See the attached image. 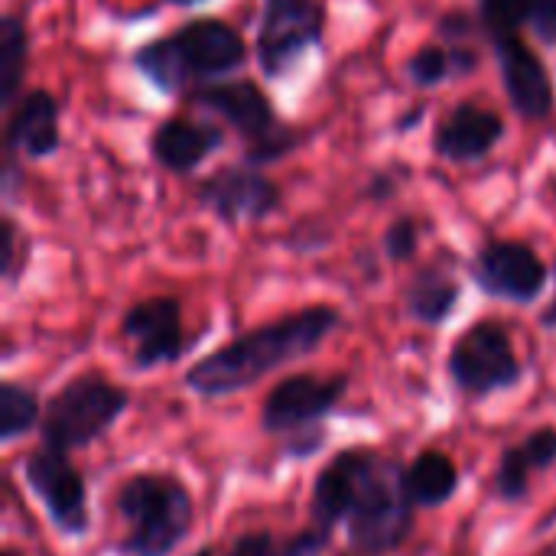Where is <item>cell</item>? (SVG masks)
I'll list each match as a JSON object with an SVG mask.
<instances>
[{
    "label": "cell",
    "instance_id": "6da1fadb",
    "mask_svg": "<svg viewBox=\"0 0 556 556\" xmlns=\"http://www.w3.org/2000/svg\"><path fill=\"white\" fill-rule=\"evenodd\" d=\"M339 326V313L332 306H309L293 316L274 319L218 352L205 355L186 375V384L202 397H225L251 388L264 375L296 362L323 345V339Z\"/></svg>",
    "mask_w": 556,
    "mask_h": 556
},
{
    "label": "cell",
    "instance_id": "7a4b0ae2",
    "mask_svg": "<svg viewBox=\"0 0 556 556\" xmlns=\"http://www.w3.org/2000/svg\"><path fill=\"white\" fill-rule=\"evenodd\" d=\"M117 511L127 521L124 556H166L192 528V498L173 476H134L117 492Z\"/></svg>",
    "mask_w": 556,
    "mask_h": 556
},
{
    "label": "cell",
    "instance_id": "3957f363",
    "mask_svg": "<svg viewBox=\"0 0 556 556\" xmlns=\"http://www.w3.org/2000/svg\"><path fill=\"white\" fill-rule=\"evenodd\" d=\"M414 521V498L404 482V469L375 459L352 511H349V541L368 556L397 551Z\"/></svg>",
    "mask_w": 556,
    "mask_h": 556
},
{
    "label": "cell",
    "instance_id": "277c9868",
    "mask_svg": "<svg viewBox=\"0 0 556 556\" xmlns=\"http://www.w3.org/2000/svg\"><path fill=\"white\" fill-rule=\"evenodd\" d=\"M127 394L98 375H81L68 381L46 407L42 417V440L62 453L81 450L104 437L114 420L127 410Z\"/></svg>",
    "mask_w": 556,
    "mask_h": 556
},
{
    "label": "cell",
    "instance_id": "5b68a950",
    "mask_svg": "<svg viewBox=\"0 0 556 556\" xmlns=\"http://www.w3.org/2000/svg\"><path fill=\"white\" fill-rule=\"evenodd\" d=\"M450 375L472 397L515 388L521 381V362L505 326L485 319L466 329L450 352Z\"/></svg>",
    "mask_w": 556,
    "mask_h": 556
},
{
    "label": "cell",
    "instance_id": "8992f818",
    "mask_svg": "<svg viewBox=\"0 0 556 556\" xmlns=\"http://www.w3.org/2000/svg\"><path fill=\"white\" fill-rule=\"evenodd\" d=\"M326 10L319 0H264L257 62L267 78L283 75L306 49L319 46Z\"/></svg>",
    "mask_w": 556,
    "mask_h": 556
},
{
    "label": "cell",
    "instance_id": "52a82bcc",
    "mask_svg": "<svg viewBox=\"0 0 556 556\" xmlns=\"http://www.w3.org/2000/svg\"><path fill=\"white\" fill-rule=\"evenodd\" d=\"M23 476L36 498L42 502L49 521L65 534V538H81L88 531V492L81 472L68 463V456L55 446L36 450Z\"/></svg>",
    "mask_w": 556,
    "mask_h": 556
},
{
    "label": "cell",
    "instance_id": "ba28073f",
    "mask_svg": "<svg viewBox=\"0 0 556 556\" xmlns=\"http://www.w3.org/2000/svg\"><path fill=\"white\" fill-rule=\"evenodd\" d=\"M472 277L482 293L508 303H534L547 287L544 261L521 241H489L472 261Z\"/></svg>",
    "mask_w": 556,
    "mask_h": 556
},
{
    "label": "cell",
    "instance_id": "9c48e42d",
    "mask_svg": "<svg viewBox=\"0 0 556 556\" xmlns=\"http://www.w3.org/2000/svg\"><path fill=\"white\" fill-rule=\"evenodd\" d=\"M345 378H316V375H293L283 378L264 401L261 424L267 433H296L336 410L345 394Z\"/></svg>",
    "mask_w": 556,
    "mask_h": 556
},
{
    "label": "cell",
    "instance_id": "30bf717a",
    "mask_svg": "<svg viewBox=\"0 0 556 556\" xmlns=\"http://www.w3.org/2000/svg\"><path fill=\"white\" fill-rule=\"evenodd\" d=\"M124 339L134 342V368L147 371L182 355V309L173 296H150L124 313Z\"/></svg>",
    "mask_w": 556,
    "mask_h": 556
},
{
    "label": "cell",
    "instance_id": "8fae6325",
    "mask_svg": "<svg viewBox=\"0 0 556 556\" xmlns=\"http://www.w3.org/2000/svg\"><path fill=\"white\" fill-rule=\"evenodd\" d=\"M199 202L222 222H257L280 205V189L257 169H222L199 186Z\"/></svg>",
    "mask_w": 556,
    "mask_h": 556
},
{
    "label": "cell",
    "instance_id": "7c38bea8",
    "mask_svg": "<svg viewBox=\"0 0 556 556\" xmlns=\"http://www.w3.org/2000/svg\"><path fill=\"white\" fill-rule=\"evenodd\" d=\"M495 59L505 78V91L511 98V108L528 117L541 121L554 111V81L544 68V62L518 39H495Z\"/></svg>",
    "mask_w": 556,
    "mask_h": 556
},
{
    "label": "cell",
    "instance_id": "4fadbf2b",
    "mask_svg": "<svg viewBox=\"0 0 556 556\" xmlns=\"http://www.w3.org/2000/svg\"><path fill=\"white\" fill-rule=\"evenodd\" d=\"M186 52V62L192 68V78H222L235 68L244 65L248 59V46L244 36L212 16L202 20H189L179 33H173Z\"/></svg>",
    "mask_w": 556,
    "mask_h": 556
},
{
    "label": "cell",
    "instance_id": "5bb4252c",
    "mask_svg": "<svg viewBox=\"0 0 556 556\" xmlns=\"http://www.w3.org/2000/svg\"><path fill=\"white\" fill-rule=\"evenodd\" d=\"M505 134V124L495 111H485L472 101L456 104L433 134V153L450 163L482 160Z\"/></svg>",
    "mask_w": 556,
    "mask_h": 556
},
{
    "label": "cell",
    "instance_id": "9a60e30c",
    "mask_svg": "<svg viewBox=\"0 0 556 556\" xmlns=\"http://www.w3.org/2000/svg\"><path fill=\"white\" fill-rule=\"evenodd\" d=\"M192 101L218 114L228 127H235L248 140H261L277 127L274 108L254 81H215L208 88H199Z\"/></svg>",
    "mask_w": 556,
    "mask_h": 556
},
{
    "label": "cell",
    "instance_id": "2e32d148",
    "mask_svg": "<svg viewBox=\"0 0 556 556\" xmlns=\"http://www.w3.org/2000/svg\"><path fill=\"white\" fill-rule=\"evenodd\" d=\"M7 150L29 160H42L59 150V101L49 91L36 88L13 104L7 121Z\"/></svg>",
    "mask_w": 556,
    "mask_h": 556
},
{
    "label": "cell",
    "instance_id": "e0dca14e",
    "mask_svg": "<svg viewBox=\"0 0 556 556\" xmlns=\"http://www.w3.org/2000/svg\"><path fill=\"white\" fill-rule=\"evenodd\" d=\"M378 456L371 453H362V450H352V453H342L336 456L316 479V489H313V515L323 528H332L339 525L342 518H349L371 466H375Z\"/></svg>",
    "mask_w": 556,
    "mask_h": 556
},
{
    "label": "cell",
    "instance_id": "ac0fdd59",
    "mask_svg": "<svg viewBox=\"0 0 556 556\" xmlns=\"http://www.w3.org/2000/svg\"><path fill=\"white\" fill-rule=\"evenodd\" d=\"M225 143V134L212 124H195L186 117H169L156 127L150 153L169 173H192L208 153Z\"/></svg>",
    "mask_w": 556,
    "mask_h": 556
},
{
    "label": "cell",
    "instance_id": "d6986e66",
    "mask_svg": "<svg viewBox=\"0 0 556 556\" xmlns=\"http://www.w3.org/2000/svg\"><path fill=\"white\" fill-rule=\"evenodd\" d=\"M556 463V430H538L521 446H511L495 472V495L502 502H521L528 495L531 476Z\"/></svg>",
    "mask_w": 556,
    "mask_h": 556
},
{
    "label": "cell",
    "instance_id": "ffe728a7",
    "mask_svg": "<svg viewBox=\"0 0 556 556\" xmlns=\"http://www.w3.org/2000/svg\"><path fill=\"white\" fill-rule=\"evenodd\" d=\"M407 492L414 498V505L420 508H437L443 502H450L459 489V469L446 453L427 450L424 456H417L410 463V469L404 472Z\"/></svg>",
    "mask_w": 556,
    "mask_h": 556
},
{
    "label": "cell",
    "instance_id": "44dd1931",
    "mask_svg": "<svg viewBox=\"0 0 556 556\" xmlns=\"http://www.w3.org/2000/svg\"><path fill=\"white\" fill-rule=\"evenodd\" d=\"M134 65L137 72L160 91L173 94L179 88L189 85L192 78V68L186 62V52L179 46L176 36H163V39H153V42H143L134 55Z\"/></svg>",
    "mask_w": 556,
    "mask_h": 556
},
{
    "label": "cell",
    "instance_id": "7402d4cb",
    "mask_svg": "<svg viewBox=\"0 0 556 556\" xmlns=\"http://www.w3.org/2000/svg\"><path fill=\"white\" fill-rule=\"evenodd\" d=\"M459 303V283L443 274V270H420L417 280L407 290V309L414 319L427 323V326H440L443 319H450V313Z\"/></svg>",
    "mask_w": 556,
    "mask_h": 556
},
{
    "label": "cell",
    "instance_id": "603a6c76",
    "mask_svg": "<svg viewBox=\"0 0 556 556\" xmlns=\"http://www.w3.org/2000/svg\"><path fill=\"white\" fill-rule=\"evenodd\" d=\"M26 68V26L20 16L7 13L0 20V104L13 108Z\"/></svg>",
    "mask_w": 556,
    "mask_h": 556
},
{
    "label": "cell",
    "instance_id": "cb8c5ba5",
    "mask_svg": "<svg viewBox=\"0 0 556 556\" xmlns=\"http://www.w3.org/2000/svg\"><path fill=\"white\" fill-rule=\"evenodd\" d=\"M329 528H319V531H303L296 534L293 541L280 544L274 541L267 531H254V534H244L238 538V544L231 547L228 556H316L319 551H326L329 544Z\"/></svg>",
    "mask_w": 556,
    "mask_h": 556
},
{
    "label": "cell",
    "instance_id": "d4e9b609",
    "mask_svg": "<svg viewBox=\"0 0 556 556\" xmlns=\"http://www.w3.org/2000/svg\"><path fill=\"white\" fill-rule=\"evenodd\" d=\"M39 420V401L33 391L20 388V384H3L0 388V437L10 443L16 437H23L33 424Z\"/></svg>",
    "mask_w": 556,
    "mask_h": 556
},
{
    "label": "cell",
    "instance_id": "484cf974",
    "mask_svg": "<svg viewBox=\"0 0 556 556\" xmlns=\"http://www.w3.org/2000/svg\"><path fill=\"white\" fill-rule=\"evenodd\" d=\"M479 13L492 39H508L528 23L531 0H479Z\"/></svg>",
    "mask_w": 556,
    "mask_h": 556
},
{
    "label": "cell",
    "instance_id": "4316f807",
    "mask_svg": "<svg viewBox=\"0 0 556 556\" xmlns=\"http://www.w3.org/2000/svg\"><path fill=\"white\" fill-rule=\"evenodd\" d=\"M453 75V52L443 46H427L407 62V78L420 88H433Z\"/></svg>",
    "mask_w": 556,
    "mask_h": 556
},
{
    "label": "cell",
    "instance_id": "83f0119b",
    "mask_svg": "<svg viewBox=\"0 0 556 556\" xmlns=\"http://www.w3.org/2000/svg\"><path fill=\"white\" fill-rule=\"evenodd\" d=\"M293 147H296L293 130H290V127H274L267 137L254 140V147L248 150V163H251V166H257V163H274V160L287 156Z\"/></svg>",
    "mask_w": 556,
    "mask_h": 556
},
{
    "label": "cell",
    "instance_id": "f1b7e54d",
    "mask_svg": "<svg viewBox=\"0 0 556 556\" xmlns=\"http://www.w3.org/2000/svg\"><path fill=\"white\" fill-rule=\"evenodd\" d=\"M384 254L397 264L410 261L417 254V225L414 218H397L388 231H384Z\"/></svg>",
    "mask_w": 556,
    "mask_h": 556
},
{
    "label": "cell",
    "instance_id": "f546056e",
    "mask_svg": "<svg viewBox=\"0 0 556 556\" xmlns=\"http://www.w3.org/2000/svg\"><path fill=\"white\" fill-rule=\"evenodd\" d=\"M534 36L541 42L556 46V0H531V16H528Z\"/></svg>",
    "mask_w": 556,
    "mask_h": 556
},
{
    "label": "cell",
    "instance_id": "4dcf8cb0",
    "mask_svg": "<svg viewBox=\"0 0 556 556\" xmlns=\"http://www.w3.org/2000/svg\"><path fill=\"white\" fill-rule=\"evenodd\" d=\"M16 244H20V235H16V225L13 218H3V277L13 280L16 277Z\"/></svg>",
    "mask_w": 556,
    "mask_h": 556
},
{
    "label": "cell",
    "instance_id": "1f68e13d",
    "mask_svg": "<svg viewBox=\"0 0 556 556\" xmlns=\"http://www.w3.org/2000/svg\"><path fill=\"white\" fill-rule=\"evenodd\" d=\"M469 33V16H463V13H450V16H443L440 20V36H446V39H459V36H466Z\"/></svg>",
    "mask_w": 556,
    "mask_h": 556
},
{
    "label": "cell",
    "instance_id": "d6a6232c",
    "mask_svg": "<svg viewBox=\"0 0 556 556\" xmlns=\"http://www.w3.org/2000/svg\"><path fill=\"white\" fill-rule=\"evenodd\" d=\"M541 323H544L547 329H556V293H554V300H551V306L544 309V316H541Z\"/></svg>",
    "mask_w": 556,
    "mask_h": 556
},
{
    "label": "cell",
    "instance_id": "836d02e7",
    "mask_svg": "<svg viewBox=\"0 0 556 556\" xmlns=\"http://www.w3.org/2000/svg\"><path fill=\"white\" fill-rule=\"evenodd\" d=\"M169 3H179V7H199V3H205V0H169Z\"/></svg>",
    "mask_w": 556,
    "mask_h": 556
},
{
    "label": "cell",
    "instance_id": "e575fe53",
    "mask_svg": "<svg viewBox=\"0 0 556 556\" xmlns=\"http://www.w3.org/2000/svg\"><path fill=\"white\" fill-rule=\"evenodd\" d=\"M192 556H215V554H212V547H202L199 554H192Z\"/></svg>",
    "mask_w": 556,
    "mask_h": 556
},
{
    "label": "cell",
    "instance_id": "d590c367",
    "mask_svg": "<svg viewBox=\"0 0 556 556\" xmlns=\"http://www.w3.org/2000/svg\"><path fill=\"white\" fill-rule=\"evenodd\" d=\"M0 556H20V554H13V551H7V554H0Z\"/></svg>",
    "mask_w": 556,
    "mask_h": 556
}]
</instances>
